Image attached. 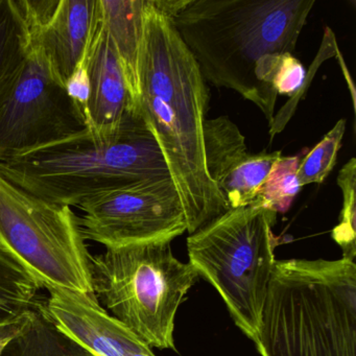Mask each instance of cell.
I'll return each mask as SVG.
<instances>
[{"label": "cell", "mask_w": 356, "mask_h": 356, "mask_svg": "<svg viewBox=\"0 0 356 356\" xmlns=\"http://www.w3.org/2000/svg\"><path fill=\"white\" fill-rule=\"evenodd\" d=\"M34 312V310H33ZM29 316L18 322L12 323V324L5 325L0 327V356H3L6 349L10 345L13 339H15L22 331L26 328L28 324Z\"/></svg>", "instance_id": "obj_22"}, {"label": "cell", "mask_w": 356, "mask_h": 356, "mask_svg": "<svg viewBox=\"0 0 356 356\" xmlns=\"http://www.w3.org/2000/svg\"><path fill=\"white\" fill-rule=\"evenodd\" d=\"M79 208L85 241L106 249L172 241L187 231L184 208L170 177L106 191Z\"/></svg>", "instance_id": "obj_9"}, {"label": "cell", "mask_w": 356, "mask_h": 356, "mask_svg": "<svg viewBox=\"0 0 356 356\" xmlns=\"http://www.w3.org/2000/svg\"><path fill=\"white\" fill-rule=\"evenodd\" d=\"M276 212L253 203L224 212L187 238L189 264L220 293L235 325L256 348L276 262Z\"/></svg>", "instance_id": "obj_6"}, {"label": "cell", "mask_w": 356, "mask_h": 356, "mask_svg": "<svg viewBox=\"0 0 356 356\" xmlns=\"http://www.w3.org/2000/svg\"><path fill=\"white\" fill-rule=\"evenodd\" d=\"M47 295L37 309L66 337L95 356H156L152 348L109 314L95 296L59 289Z\"/></svg>", "instance_id": "obj_10"}, {"label": "cell", "mask_w": 356, "mask_h": 356, "mask_svg": "<svg viewBox=\"0 0 356 356\" xmlns=\"http://www.w3.org/2000/svg\"><path fill=\"white\" fill-rule=\"evenodd\" d=\"M3 356H95L60 332L38 309L31 312L24 330Z\"/></svg>", "instance_id": "obj_16"}, {"label": "cell", "mask_w": 356, "mask_h": 356, "mask_svg": "<svg viewBox=\"0 0 356 356\" xmlns=\"http://www.w3.org/2000/svg\"><path fill=\"white\" fill-rule=\"evenodd\" d=\"M84 106L88 130L110 136L122 126L133 104L115 47L99 15L83 68Z\"/></svg>", "instance_id": "obj_12"}, {"label": "cell", "mask_w": 356, "mask_h": 356, "mask_svg": "<svg viewBox=\"0 0 356 356\" xmlns=\"http://www.w3.org/2000/svg\"><path fill=\"white\" fill-rule=\"evenodd\" d=\"M337 184L343 193V208L339 222L332 231V238L341 248L343 257H356V159L351 158L339 170Z\"/></svg>", "instance_id": "obj_20"}, {"label": "cell", "mask_w": 356, "mask_h": 356, "mask_svg": "<svg viewBox=\"0 0 356 356\" xmlns=\"http://www.w3.org/2000/svg\"><path fill=\"white\" fill-rule=\"evenodd\" d=\"M170 243L106 249L90 256L97 301L147 346L160 350H176L177 312L200 278L189 262L175 257Z\"/></svg>", "instance_id": "obj_5"}, {"label": "cell", "mask_w": 356, "mask_h": 356, "mask_svg": "<svg viewBox=\"0 0 356 356\" xmlns=\"http://www.w3.org/2000/svg\"><path fill=\"white\" fill-rule=\"evenodd\" d=\"M305 67L293 54H283L272 78V86L277 95L298 97L306 79Z\"/></svg>", "instance_id": "obj_21"}, {"label": "cell", "mask_w": 356, "mask_h": 356, "mask_svg": "<svg viewBox=\"0 0 356 356\" xmlns=\"http://www.w3.org/2000/svg\"><path fill=\"white\" fill-rule=\"evenodd\" d=\"M261 356H356L355 260H276Z\"/></svg>", "instance_id": "obj_3"}, {"label": "cell", "mask_w": 356, "mask_h": 356, "mask_svg": "<svg viewBox=\"0 0 356 356\" xmlns=\"http://www.w3.org/2000/svg\"><path fill=\"white\" fill-rule=\"evenodd\" d=\"M301 159V155L280 156L273 164L253 203L276 213L286 212L301 189L297 176Z\"/></svg>", "instance_id": "obj_18"}, {"label": "cell", "mask_w": 356, "mask_h": 356, "mask_svg": "<svg viewBox=\"0 0 356 356\" xmlns=\"http://www.w3.org/2000/svg\"><path fill=\"white\" fill-rule=\"evenodd\" d=\"M31 44L30 30L17 0H0V87L24 63Z\"/></svg>", "instance_id": "obj_17"}, {"label": "cell", "mask_w": 356, "mask_h": 356, "mask_svg": "<svg viewBox=\"0 0 356 356\" xmlns=\"http://www.w3.org/2000/svg\"><path fill=\"white\" fill-rule=\"evenodd\" d=\"M206 168L229 210L251 205L280 151L251 154L238 127L227 116L204 122Z\"/></svg>", "instance_id": "obj_11"}, {"label": "cell", "mask_w": 356, "mask_h": 356, "mask_svg": "<svg viewBox=\"0 0 356 356\" xmlns=\"http://www.w3.org/2000/svg\"><path fill=\"white\" fill-rule=\"evenodd\" d=\"M87 129L83 102L58 78L42 51L31 44L24 63L0 87V163Z\"/></svg>", "instance_id": "obj_8"}, {"label": "cell", "mask_w": 356, "mask_h": 356, "mask_svg": "<svg viewBox=\"0 0 356 356\" xmlns=\"http://www.w3.org/2000/svg\"><path fill=\"white\" fill-rule=\"evenodd\" d=\"M346 130V120H339L324 138L302 158L297 176L300 185L322 184L337 162Z\"/></svg>", "instance_id": "obj_19"}, {"label": "cell", "mask_w": 356, "mask_h": 356, "mask_svg": "<svg viewBox=\"0 0 356 356\" xmlns=\"http://www.w3.org/2000/svg\"><path fill=\"white\" fill-rule=\"evenodd\" d=\"M42 289L17 262L0 252V327L18 322L37 309Z\"/></svg>", "instance_id": "obj_15"}, {"label": "cell", "mask_w": 356, "mask_h": 356, "mask_svg": "<svg viewBox=\"0 0 356 356\" xmlns=\"http://www.w3.org/2000/svg\"><path fill=\"white\" fill-rule=\"evenodd\" d=\"M147 0H99V15L115 47L135 107Z\"/></svg>", "instance_id": "obj_14"}, {"label": "cell", "mask_w": 356, "mask_h": 356, "mask_svg": "<svg viewBox=\"0 0 356 356\" xmlns=\"http://www.w3.org/2000/svg\"><path fill=\"white\" fill-rule=\"evenodd\" d=\"M0 252L44 289L95 296L91 254L72 208L36 197L1 174Z\"/></svg>", "instance_id": "obj_7"}, {"label": "cell", "mask_w": 356, "mask_h": 356, "mask_svg": "<svg viewBox=\"0 0 356 356\" xmlns=\"http://www.w3.org/2000/svg\"><path fill=\"white\" fill-rule=\"evenodd\" d=\"M209 90L158 0H147L138 106L180 195L189 234L229 208L210 179L204 149Z\"/></svg>", "instance_id": "obj_1"}, {"label": "cell", "mask_w": 356, "mask_h": 356, "mask_svg": "<svg viewBox=\"0 0 356 356\" xmlns=\"http://www.w3.org/2000/svg\"><path fill=\"white\" fill-rule=\"evenodd\" d=\"M97 20L99 0H59L44 22L28 24L31 42L70 88L81 80Z\"/></svg>", "instance_id": "obj_13"}, {"label": "cell", "mask_w": 356, "mask_h": 356, "mask_svg": "<svg viewBox=\"0 0 356 356\" xmlns=\"http://www.w3.org/2000/svg\"><path fill=\"white\" fill-rule=\"evenodd\" d=\"M0 174L36 197L68 207H79L106 191L170 177L157 139L138 108L110 136H97L87 129L0 163Z\"/></svg>", "instance_id": "obj_4"}, {"label": "cell", "mask_w": 356, "mask_h": 356, "mask_svg": "<svg viewBox=\"0 0 356 356\" xmlns=\"http://www.w3.org/2000/svg\"><path fill=\"white\" fill-rule=\"evenodd\" d=\"M316 0H185L172 16L203 78L252 102L272 128L276 97L256 79L268 55L293 54Z\"/></svg>", "instance_id": "obj_2"}]
</instances>
